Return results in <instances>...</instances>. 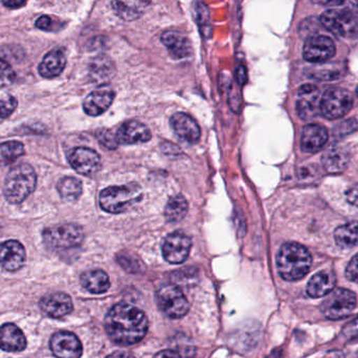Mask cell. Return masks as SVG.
<instances>
[{
	"label": "cell",
	"instance_id": "6da1fadb",
	"mask_svg": "<svg viewBox=\"0 0 358 358\" xmlns=\"http://www.w3.org/2000/svg\"><path fill=\"white\" fill-rule=\"evenodd\" d=\"M148 319L141 309L127 303L113 306L105 319V330L109 338L121 346L138 344L148 331Z\"/></svg>",
	"mask_w": 358,
	"mask_h": 358
},
{
	"label": "cell",
	"instance_id": "7a4b0ae2",
	"mask_svg": "<svg viewBox=\"0 0 358 358\" xmlns=\"http://www.w3.org/2000/svg\"><path fill=\"white\" fill-rule=\"evenodd\" d=\"M311 265L313 256L309 250L301 244H284L278 252V271L285 281L302 280L310 270Z\"/></svg>",
	"mask_w": 358,
	"mask_h": 358
},
{
	"label": "cell",
	"instance_id": "3957f363",
	"mask_svg": "<svg viewBox=\"0 0 358 358\" xmlns=\"http://www.w3.org/2000/svg\"><path fill=\"white\" fill-rule=\"evenodd\" d=\"M37 174L29 164L21 163L13 167L6 174L3 195L10 204H20L36 188Z\"/></svg>",
	"mask_w": 358,
	"mask_h": 358
},
{
	"label": "cell",
	"instance_id": "277c9868",
	"mask_svg": "<svg viewBox=\"0 0 358 358\" xmlns=\"http://www.w3.org/2000/svg\"><path fill=\"white\" fill-rule=\"evenodd\" d=\"M142 199V188L136 183L110 186L101 191L100 206L109 214H122L134 207Z\"/></svg>",
	"mask_w": 358,
	"mask_h": 358
},
{
	"label": "cell",
	"instance_id": "5b68a950",
	"mask_svg": "<svg viewBox=\"0 0 358 358\" xmlns=\"http://www.w3.org/2000/svg\"><path fill=\"white\" fill-rule=\"evenodd\" d=\"M357 298L355 292L348 289L332 290L321 304V311L326 319L330 321H340L346 319L355 310Z\"/></svg>",
	"mask_w": 358,
	"mask_h": 358
},
{
	"label": "cell",
	"instance_id": "8992f818",
	"mask_svg": "<svg viewBox=\"0 0 358 358\" xmlns=\"http://www.w3.org/2000/svg\"><path fill=\"white\" fill-rule=\"evenodd\" d=\"M42 237L44 244L50 249L65 250L81 245L84 233L79 225L62 224L46 228Z\"/></svg>",
	"mask_w": 358,
	"mask_h": 358
},
{
	"label": "cell",
	"instance_id": "52a82bcc",
	"mask_svg": "<svg viewBox=\"0 0 358 358\" xmlns=\"http://www.w3.org/2000/svg\"><path fill=\"white\" fill-rule=\"evenodd\" d=\"M157 302L162 312L170 319H181L189 309L187 296L178 286L173 284L159 288L157 292Z\"/></svg>",
	"mask_w": 358,
	"mask_h": 358
},
{
	"label": "cell",
	"instance_id": "ba28073f",
	"mask_svg": "<svg viewBox=\"0 0 358 358\" xmlns=\"http://www.w3.org/2000/svg\"><path fill=\"white\" fill-rule=\"evenodd\" d=\"M353 98L349 90L342 88H330L322 95L321 115L326 119L334 120L345 117L352 109Z\"/></svg>",
	"mask_w": 358,
	"mask_h": 358
},
{
	"label": "cell",
	"instance_id": "9c48e42d",
	"mask_svg": "<svg viewBox=\"0 0 358 358\" xmlns=\"http://www.w3.org/2000/svg\"><path fill=\"white\" fill-rule=\"evenodd\" d=\"M320 21L328 31L341 37H351L358 34V21L348 11L336 8L326 11Z\"/></svg>",
	"mask_w": 358,
	"mask_h": 358
},
{
	"label": "cell",
	"instance_id": "30bf717a",
	"mask_svg": "<svg viewBox=\"0 0 358 358\" xmlns=\"http://www.w3.org/2000/svg\"><path fill=\"white\" fill-rule=\"evenodd\" d=\"M336 44L331 38L324 35L309 37L303 48V57L311 63H322L331 59L336 55Z\"/></svg>",
	"mask_w": 358,
	"mask_h": 358
},
{
	"label": "cell",
	"instance_id": "8fae6325",
	"mask_svg": "<svg viewBox=\"0 0 358 358\" xmlns=\"http://www.w3.org/2000/svg\"><path fill=\"white\" fill-rule=\"evenodd\" d=\"M69 164L71 167L83 176H94L101 168V158L96 151L88 147H76L69 151Z\"/></svg>",
	"mask_w": 358,
	"mask_h": 358
},
{
	"label": "cell",
	"instance_id": "7c38bea8",
	"mask_svg": "<svg viewBox=\"0 0 358 358\" xmlns=\"http://www.w3.org/2000/svg\"><path fill=\"white\" fill-rule=\"evenodd\" d=\"M191 237L181 231H176L166 237L163 244L164 258L171 264H181L189 256Z\"/></svg>",
	"mask_w": 358,
	"mask_h": 358
},
{
	"label": "cell",
	"instance_id": "4fadbf2b",
	"mask_svg": "<svg viewBox=\"0 0 358 358\" xmlns=\"http://www.w3.org/2000/svg\"><path fill=\"white\" fill-rule=\"evenodd\" d=\"M50 348L57 358H80L83 347L76 334L60 331L55 333L50 340Z\"/></svg>",
	"mask_w": 358,
	"mask_h": 358
},
{
	"label": "cell",
	"instance_id": "5bb4252c",
	"mask_svg": "<svg viewBox=\"0 0 358 358\" xmlns=\"http://www.w3.org/2000/svg\"><path fill=\"white\" fill-rule=\"evenodd\" d=\"M321 95L317 86L305 84L299 90L296 113L302 120H313L321 113Z\"/></svg>",
	"mask_w": 358,
	"mask_h": 358
},
{
	"label": "cell",
	"instance_id": "9a60e30c",
	"mask_svg": "<svg viewBox=\"0 0 358 358\" xmlns=\"http://www.w3.org/2000/svg\"><path fill=\"white\" fill-rule=\"evenodd\" d=\"M170 124L176 136L182 142L196 144L201 136V130L197 122L185 113H176L170 119Z\"/></svg>",
	"mask_w": 358,
	"mask_h": 358
},
{
	"label": "cell",
	"instance_id": "2e32d148",
	"mask_svg": "<svg viewBox=\"0 0 358 358\" xmlns=\"http://www.w3.org/2000/svg\"><path fill=\"white\" fill-rule=\"evenodd\" d=\"M42 312L52 319H60L73 311V305L71 296L63 292L46 294L39 302Z\"/></svg>",
	"mask_w": 358,
	"mask_h": 358
},
{
	"label": "cell",
	"instance_id": "e0dca14e",
	"mask_svg": "<svg viewBox=\"0 0 358 358\" xmlns=\"http://www.w3.org/2000/svg\"><path fill=\"white\" fill-rule=\"evenodd\" d=\"M115 136L119 144L134 145L148 142L152 135L150 130L142 122L130 120L120 126Z\"/></svg>",
	"mask_w": 358,
	"mask_h": 358
},
{
	"label": "cell",
	"instance_id": "ac0fdd59",
	"mask_svg": "<svg viewBox=\"0 0 358 358\" xmlns=\"http://www.w3.org/2000/svg\"><path fill=\"white\" fill-rule=\"evenodd\" d=\"M115 92L109 86H101L90 92L83 102V109L88 116L102 115L113 104Z\"/></svg>",
	"mask_w": 358,
	"mask_h": 358
},
{
	"label": "cell",
	"instance_id": "d6986e66",
	"mask_svg": "<svg viewBox=\"0 0 358 358\" xmlns=\"http://www.w3.org/2000/svg\"><path fill=\"white\" fill-rule=\"evenodd\" d=\"M25 249L20 242L10 240L0 244V264L10 273L19 270L24 265Z\"/></svg>",
	"mask_w": 358,
	"mask_h": 358
},
{
	"label": "cell",
	"instance_id": "ffe728a7",
	"mask_svg": "<svg viewBox=\"0 0 358 358\" xmlns=\"http://www.w3.org/2000/svg\"><path fill=\"white\" fill-rule=\"evenodd\" d=\"M327 130L320 124L310 123L304 126L301 137V149L306 153H315L321 151L328 142Z\"/></svg>",
	"mask_w": 358,
	"mask_h": 358
},
{
	"label": "cell",
	"instance_id": "44dd1931",
	"mask_svg": "<svg viewBox=\"0 0 358 358\" xmlns=\"http://www.w3.org/2000/svg\"><path fill=\"white\" fill-rule=\"evenodd\" d=\"M350 153L343 144L330 145L322 157V164L329 174H340L348 167Z\"/></svg>",
	"mask_w": 358,
	"mask_h": 358
},
{
	"label": "cell",
	"instance_id": "7402d4cb",
	"mask_svg": "<svg viewBox=\"0 0 358 358\" xmlns=\"http://www.w3.org/2000/svg\"><path fill=\"white\" fill-rule=\"evenodd\" d=\"M27 348V338L14 324H4L0 327V349L6 352H21Z\"/></svg>",
	"mask_w": 358,
	"mask_h": 358
},
{
	"label": "cell",
	"instance_id": "603a6c76",
	"mask_svg": "<svg viewBox=\"0 0 358 358\" xmlns=\"http://www.w3.org/2000/svg\"><path fill=\"white\" fill-rule=\"evenodd\" d=\"M336 282V277L334 271H319L309 280L307 284V294L313 298L328 296L334 289Z\"/></svg>",
	"mask_w": 358,
	"mask_h": 358
},
{
	"label": "cell",
	"instance_id": "cb8c5ba5",
	"mask_svg": "<svg viewBox=\"0 0 358 358\" xmlns=\"http://www.w3.org/2000/svg\"><path fill=\"white\" fill-rule=\"evenodd\" d=\"M162 42L174 59H185L191 56L189 40L178 31H166L162 35Z\"/></svg>",
	"mask_w": 358,
	"mask_h": 358
},
{
	"label": "cell",
	"instance_id": "d4e9b609",
	"mask_svg": "<svg viewBox=\"0 0 358 358\" xmlns=\"http://www.w3.org/2000/svg\"><path fill=\"white\" fill-rule=\"evenodd\" d=\"M66 65V57L62 50H50L39 65V74L44 78L58 77Z\"/></svg>",
	"mask_w": 358,
	"mask_h": 358
},
{
	"label": "cell",
	"instance_id": "484cf974",
	"mask_svg": "<svg viewBox=\"0 0 358 358\" xmlns=\"http://www.w3.org/2000/svg\"><path fill=\"white\" fill-rule=\"evenodd\" d=\"M81 284L86 290L94 294H104L110 288V281L103 270H90L81 275Z\"/></svg>",
	"mask_w": 358,
	"mask_h": 358
},
{
	"label": "cell",
	"instance_id": "4316f807",
	"mask_svg": "<svg viewBox=\"0 0 358 358\" xmlns=\"http://www.w3.org/2000/svg\"><path fill=\"white\" fill-rule=\"evenodd\" d=\"M147 2L145 1H113L111 2L115 12L124 20L131 21L140 18L144 13Z\"/></svg>",
	"mask_w": 358,
	"mask_h": 358
},
{
	"label": "cell",
	"instance_id": "83f0119b",
	"mask_svg": "<svg viewBox=\"0 0 358 358\" xmlns=\"http://www.w3.org/2000/svg\"><path fill=\"white\" fill-rule=\"evenodd\" d=\"M334 240L342 248H351L358 245V222L341 225L334 231Z\"/></svg>",
	"mask_w": 358,
	"mask_h": 358
},
{
	"label": "cell",
	"instance_id": "f1b7e54d",
	"mask_svg": "<svg viewBox=\"0 0 358 358\" xmlns=\"http://www.w3.org/2000/svg\"><path fill=\"white\" fill-rule=\"evenodd\" d=\"M189 205L183 195H176L170 198L165 209L166 220L169 223L180 222L187 214Z\"/></svg>",
	"mask_w": 358,
	"mask_h": 358
},
{
	"label": "cell",
	"instance_id": "f546056e",
	"mask_svg": "<svg viewBox=\"0 0 358 358\" xmlns=\"http://www.w3.org/2000/svg\"><path fill=\"white\" fill-rule=\"evenodd\" d=\"M59 195L67 202H75L81 197L82 183L79 179L65 177L57 184Z\"/></svg>",
	"mask_w": 358,
	"mask_h": 358
},
{
	"label": "cell",
	"instance_id": "4dcf8cb0",
	"mask_svg": "<svg viewBox=\"0 0 358 358\" xmlns=\"http://www.w3.org/2000/svg\"><path fill=\"white\" fill-rule=\"evenodd\" d=\"M24 145L18 141H8L0 144V166L14 163L18 158L24 155Z\"/></svg>",
	"mask_w": 358,
	"mask_h": 358
},
{
	"label": "cell",
	"instance_id": "1f68e13d",
	"mask_svg": "<svg viewBox=\"0 0 358 358\" xmlns=\"http://www.w3.org/2000/svg\"><path fill=\"white\" fill-rule=\"evenodd\" d=\"M90 75L96 81H107L113 75V63L106 56L96 57L90 65Z\"/></svg>",
	"mask_w": 358,
	"mask_h": 358
},
{
	"label": "cell",
	"instance_id": "d6a6232c",
	"mask_svg": "<svg viewBox=\"0 0 358 358\" xmlns=\"http://www.w3.org/2000/svg\"><path fill=\"white\" fill-rule=\"evenodd\" d=\"M193 14L196 22L199 25L200 31L203 35H208L212 27H210V13H208V6L202 2H194Z\"/></svg>",
	"mask_w": 358,
	"mask_h": 358
},
{
	"label": "cell",
	"instance_id": "836d02e7",
	"mask_svg": "<svg viewBox=\"0 0 358 358\" xmlns=\"http://www.w3.org/2000/svg\"><path fill=\"white\" fill-rule=\"evenodd\" d=\"M15 79H16V73L10 63L0 58V88H8L12 85Z\"/></svg>",
	"mask_w": 358,
	"mask_h": 358
},
{
	"label": "cell",
	"instance_id": "e575fe53",
	"mask_svg": "<svg viewBox=\"0 0 358 358\" xmlns=\"http://www.w3.org/2000/svg\"><path fill=\"white\" fill-rule=\"evenodd\" d=\"M36 27L46 32H58L63 27V22L58 19L52 18L48 15H43L36 20Z\"/></svg>",
	"mask_w": 358,
	"mask_h": 358
},
{
	"label": "cell",
	"instance_id": "d590c367",
	"mask_svg": "<svg viewBox=\"0 0 358 358\" xmlns=\"http://www.w3.org/2000/svg\"><path fill=\"white\" fill-rule=\"evenodd\" d=\"M17 107V100L12 96L0 98V121L10 117Z\"/></svg>",
	"mask_w": 358,
	"mask_h": 358
},
{
	"label": "cell",
	"instance_id": "8d00e7d4",
	"mask_svg": "<svg viewBox=\"0 0 358 358\" xmlns=\"http://www.w3.org/2000/svg\"><path fill=\"white\" fill-rule=\"evenodd\" d=\"M96 137H98L99 141L105 146L108 147V149H115L119 145L117 141V136L113 135L109 130H99L96 132Z\"/></svg>",
	"mask_w": 358,
	"mask_h": 358
},
{
	"label": "cell",
	"instance_id": "74e56055",
	"mask_svg": "<svg viewBox=\"0 0 358 358\" xmlns=\"http://www.w3.org/2000/svg\"><path fill=\"white\" fill-rule=\"evenodd\" d=\"M346 277L349 281L358 283V254L349 262L346 268Z\"/></svg>",
	"mask_w": 358,
	"mask_h": 358
},
{
	"label": "cell",
	"instance_id": "f35d334b",
	"mask_svg": "<svg viewBox=\"0 0 358 358\" xmlns=\"http://www.w3.org/2000/svg\"><path fill=\"white\" fill-rule=\"evenodd\" d=\"M343 336L349 340L358 338V317L343 329Z\"/></svg>",
	"mask_w": 358,
	"mask_h": 358
},
{
	"label": "cell",
	"instance_id": "ab89813d",
	"mask_svg": "<svg viewBox=\"0 0 358 358\" xmlns=\"http://www.w3.org/2000/svg\"><path fill=\"white\" fill-rule=\"evenodd\" d=\"M347 201L358 207V185L349 189L346 193Z\"/></svg>",
	"mask_w": 358,
	"mask_h": 358
},
{
	"label": "cell",
	"instance_id": "60d3db41",
	"mask_svg": "<svg viewBox=\"0 0 358 358\" xmlns=\"http://www.w3.org/2000/svg\"><path fill=\"white\" fill-rule=\"evenodd\" d=\"M153 358H181L178 352L174 350H164L157 353Z\"/></svg>",
	"mask_w": 358,
	"mask_h": 358
},
{
	"label": "cell",
	"instance_id": "b9f144b4",
	"mask_svg": "<svg viewBox=\"0 0 358 358\" xmlns=\"http://www.w3.org/2000/svg\"><path fill=\"white\" fill-rule=\"evenodd\" d=\"M2 4L10 8H18L25 6L27 2L22 1V0H8V1H2Z\"/></svg>",
	"mask_w": 358,
	"mask_h": 358
},
{
	"label": "cell",
	"instance_id": "7bdbcfd3",
	"mask_svg": "<svg viewBox=\"0 0 358 358\" xmlns=\"http://www.w3.org/2000/svg\"><path fill=\"white\" fill-rule=\"evenodd\" d=\"M106 358H136L132 353L128 351H117L113 352V354L108 355Z\"/></svg>",
	"mask_w": 358,
	"mask_h": 358
},
{
	"label": "cell",
	"instance_id": "ee69618b",
	"mask_svg": "<svg viewBox=\"0 0 358 358\" xmlns=\"http://www.w3.org/2000/svg\"><path fill=\"white\" fill-rule=\"evenodd\" d=\"M322 358H346V355L343 351L341 350H332L329 352L326 353Z\"/></svg>",
	"mask_w": 358,
	"mask_h": 358
},
{
	"label": "cell",
	"instance_id": "f6af8a7d",
	"mask_svg": "<svg viewBox=\"0 0 358 358\" xmlns=\"http://www.w3.org/2000/svg\"><path fill=\"white\" fill-rule=\"evenodd\" d=\"M245 69H244L243 65H240L239 69H238V81L242 85L245 82Z\"/></svg>",
	"mask_w": 358,
	"mask_h": 358
},
{
	"label": "cell",
	"instance_id": "bcb514c9",
	"mask_svg": "<svg viewBox=\"0 0 358 358\" xmlns=\"http://www.w3.org/2000/svg\"><path fill=\"white\" fill-rule=\"evenodd\" d=\"M320 4H323V6H341V4H343L342 1H338V2H326V1H319Z\"/></svg>",
	"mask_w": 358,
	"mask_h": 358
},
{
	"label": "cell",
	"instance_id": "7dc6e473",
	"mask_svg": "<svg viewBox=\"0 0 358 358\" xmlns=\"http://www.w3.org/2000/svg\"><path fill=\"white\" fill-rule=\"evenodd\" d=\"M357 96H358V86H357Z\"/></svg>",
	"mask_w": 358,
	"mask_h": 358
}]
</instances>
